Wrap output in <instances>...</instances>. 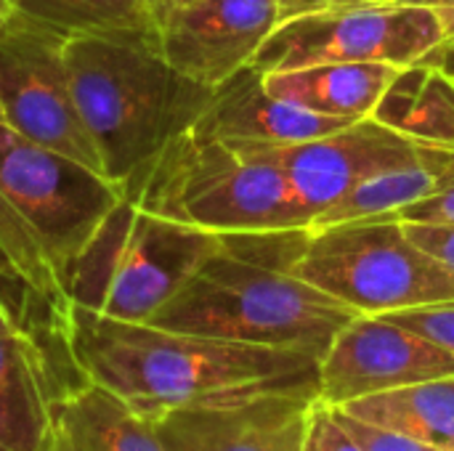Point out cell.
I'll return each mask as SVG.
<instances>
[{
  "label": "cell",
  "instance_id": "cell-1",
  "mask_svg": "<svg viewBox=\"0 0 454 451\" xmlns=\"http://www.w3.org/2000/svg\"><path fill=\"white\" fill-rule=\"evenodd\" d=\"M67 332L82 375L149 417L263 391H317L319 362L295 354L136 324L69 306Z\"/></svg>",
  "mask_w": 454,
  "mask_h": 451
},
{
  "label": "cell",
  "instance_id": "cell-2",
  "mask_svg": "<svg viewBox=\"0 0 454 451\" xmlns=\"http://www.w3.org/2000/svg\"><path fill=\"white\" fill-rule=\"evenodd\" d=\"M218 250L152 316L154 327L322 359L359 316L295 276L311 229L218 234Z\"/></svg>",
  "mask_w": 454,
  "mask_h": 451
},
{
  "label": "cell",
  "instance_id": "cell-3",
  "mask_svg": "<svg viewBox=\"0 0 454 451\" xmlns=\"http://www.w3.org/2000/svg\"><path fill=\"white\" fill-rule=\"evenodd\" d=\"M64 56L104 175L122 191L215 93L165 61L157 32L67 37Z\"/></svg>",
  "mask_w": 454,
  "mask_h": 451
},
{
  "label": "cell",
  "instance_id": "cell-4",
  "mask_svg": "<svg viewBox=\"0 0 454 451\" xmlns=\"http://www.w3.org/2000/svg\"><path fill=\"white\" fill-rule=\"evenodd\" d=\"M125 197L146 213L213 234L311 229L279 167L194 125L128 183Z\"/></svg>",
  "mask_w": 454,
  "mask_h": 451
},
{
  "label": "cell",
  "instance_id": "cell-5",
  "mask_svg": "<svg viewBox=\"0 0 454 451\" xmlns=\"http://www.w3.org/2000/svg\"><path fill=\"white\" fill-rule=\"evenodd\" d=\"M293 274L367 316L454 300L452 266L415 245L394 213L311 229Z\"/></svg>",
  "mask_w": 454,
  "mask_h": 451
},
{
  "label": "cell",
  "instance_id": "cell-6",
  "mask_svg": "<svg viewBox=\"0 0 454 451\" xmlns=\"http://www.w3.org/2000/svg\"><path fill=\"white\" fill-rule=\"evenodd\" d=\"M0 197L40 239L67 290L77 258L125 191L98 170L0 122Z\"/></svg>",
  "mask_w": 454,
  "mask_h": 451
},
{
  "label": "cell",
  "instance_id": "cell-7",
  "mask_svg": "<svg viewBox=\"0 0 454 451\" xmlns=\"http://www.w3.org/2000/svg\"><path fill=\"white\" fill-rule=\"evenodd\" d=\"M442 40V24L426 5L322 11L277 24L250 66L261 74L364 61L407 66L420 61Z\"/></svg>",
  "mask_w": 454,
  "mask_h": 451
},
{
  "label": "cell",
  "instance_id": "cell-8",
  "mask_svg": "<svg viewBox=\"0 0 454 451\" xmlns=\"http://www.w3.org/2000/svg\"><path fill=\"white\" fill-rule=\"evenodd\" d=\"M64 43L67 37L59 32L19 13L0 29L3 125L104 175L98 149L72 90Z\"/></svg>",
  "mask_w": 454,
  "mask_h": 451
},
{
  "label": "cell",
  "instance_id": "cell-9",
  "mask_svg": "<svg viewBox=\"0 0 454 451\" xmlns=\"http://www.w3.org/2000/svg\"><path fill=\"white\" fill-rule=\"evenodd\" d=\"M231 141L239 144L247 154L271 162L287 175L295 197L309 210L311 223L319 213H325L330 205L343 199L359 183L380 173L423 162L439 149L412 141L375 122L372 117L356 120L343 130L301 144L277 146V144H261L245 138H231Z\"/></svg>",
  "mask_w": 454,
  "mask_h": 451
},
{
  "label": "cell",
  "instance_id": "cell-10",
  "mask_svg": "<svg viewBox=\"0 0 454 451\" xmlns=\"http://www.w3.org/2000/svg\"><path fill=\"white\" fill-rule=\"evenodd\" d=\"M85 380L67 327L0 324V451H53L59 404Z\"/></svg>",
  "mask_w": 454,
  "mask_h": 451
},
{
  "label": "cell",
  "instance_id": "cell-11",
  "mask_svg": "<svg viewBox=\"0 0 454 451\" xmlns=\"http://www.w3.org/2000/svg\"><path fill=\"white\" fill-rule=\"evenodd\" d=\"M454 354L386 316H354L319 359V399L346 407L402 385L452 377Z\"/></svg>",
  "mask_w": 454,
  "mask_h": 451
},
{
  "label": "cell",
  "instance_id": "cell-12",
  "mask_svg": "<svg viewBox=\"0 0 454 451\" xmlns=\"http://www.w3.org/2000/svg\"><path fill=\"white\" fill-rule=\"evenodd\" d=\"M221 237L136 207L96 314L146 324L218 250Z\"/></svg>",
  "mask_w": 454,
  "mask_h": 451
},
{
  "label": "cell",
  "instance_id": "cell-13",
  "mask_svg": "<svg viewBox=\"0 0 454 451\" xmlns=\"http://www.w3.org/2000/svg\"><path fill=\"white\" fill-rule=\"evenodd\" d=\"M317 391H263L154 417L168 451H301Z\"/></svg>",
  "mask_w": 454,
  "mask_h": 451
},
{
  "label": "cell",
  "instance_id": "cell-14",
  "mask_svg": "<svg viewBox=\"0 0 454 451\" xmlns=\"http://www.w3.org/2000/svg\"><path fill=\"white\" fill-rule=\"evenodd\" d=\"M277 24L274 0H200L170 13L157 43L176 72L215 90L250 66Z\"/></svg>",
  "mask_w": 454,
  "mask_h": 451
},
{
  "label": "cell",
  "instance_id": "cell-15",
  "mask_svg": "<svg viewBox=\"0 0 454 451\" xmlns=\"http://www.w3.org/2000/svg\"><path fill=\"white\" fill-rule=\"evenodd\" d=\"M351 122L356 120L317 114L271 96L263 85V74L255 66H245L215 88L210 106L194 128L218 138H245L282 146L330 136Z\"/></svg>",
  "mask_w": 454,
  "mask_h": 451
},
{
  "label": "cell",
  "instance_id": "cell-16",
  "mask_svg": "<svg viewBox=\"0 0 454 451\" xmlns=\"http://www.w3.org/2000/svg\"><path fill=\"white\" fill-rule=\"evenodd\" d=\"M56 420L64 451H168L154 417L88 377L61 399Z\"/></svg>",
  "mask_w": 454,
  "mask_h": 451
},
{
  "label": "cell",
  "instance_id": "cell-17",
  "mask_svg": "<svg viewBox=\"0 0 454 451\" xmlns=\"http://www.w3.org/2000/svg\"><path fill=\"white\" fill-rule=\"evenodd\" d=\"M399 66L383 61L319 64L293 72L263 74L271 96L327 117L364 120L372 114Z\"/></svg>",
  "mask_w": 454,
  "mask_h": 451
},
{
  "label": "cell",
  "instance_id": "cell-18",
  "mask_svg": "<svg viewBox=\"0 0 454 451\" xmlns=\"http://www.w3.org/2000/svg\"><path fill=\"white\" fill-rule=\"evenodd\" d=\"M370 117L412 141L454 149V80L423 58L399 66Z\"/></svg>",
  "mask_w": 454,
  "mask_h": 451
},
{
  "label": "cell",
  "instance_id": "cell-19",
  "mask_svg": "<svg viewBox=\"0 0 454 451\" xmlns=\"http://www.w3.org/2000/svg\"><path fill=\"white\" fill-rule=\"evenodd\" d=\"M338 409L423 444L454 451V375L364 396Z\"/></svg>",
  "mask_w": 454,
  "mask_h": 451
},
{
  "label": "cell",
  "instance_id": "cell-20",
  "mask_svg": "<svg viewBox=\"0 0 454 451\" xmlns=\"http://www.w3.org/2000/svg\"><path fill=\"white\" fill-rule=\"evenodd\" d=\"M454 178V149L439 146L431 157L415 165H404L388 173H380L356 189H351L343 199L330 205L325 213H319L311 223V229H325L356 218H375L399 213L407 205H415L439 189H444Z\"/></svg>",
  "mask_w": 454,
  "mask_h": 451
},
{
  "label": "cell",
  "instance_id": "cell-21",
  "mask_svg": "<svg viewBox=\"0 0 454 451\" xmlns=\"http://www.w3.org/2000/svg\"><path fill=\"white\" fill-rule=\"evenodd\" d=\"M16 13L61 37L157 32L144 0H13Z\"/></svg>",
  "mask_w": 454,
  "mask_h": 451
},
{
  "label": "cell",
  "instance_id": "cell-22",
  "mask_svg": "<svg viewBox=\"0 0 454 451\" xmlns=\"http://www.w3.org/2000/svg\"><path fill=\"white\" fill-rule=\"evenodd\" d=\"M383 316L402 324L404 330L423 335L426 340L436 343L439 348L454 354V300L420 306V308H407V311H394V314H383Z\"/></svg>",
  "mask_w": 454,
  "mask_h": 451
},
{
  "label": "cell",
  "instance_id": "cell-23",
  "mask_svg": "<svg viewBox=\"0 0 454 451\" xmlns=\"http://www.w3.org/2000/svg\"><path fill=\"white\" fill-rule=\"evenodd\" d=\"M301 451H364L351 431L338 420L335 409L327 407L322 399L314 401L303 433Z\"/></svg>",
  "mask_w": 454,
  "mask_h": 451
},
{
  "label": "cell",
  "instance_id": "cell-24",
  "mask_svg": "<svg viewBox=\"0 0 454 451\" xmlns=\"http://www.w3.org/2000/svg\"><path fill=\"white\" fill-rule=\"evenodd\" d=\"M338 420L351 431V436L359 441V447L364 451H444L439 447H431V444H423L418 439H410V436H402L396 431H388V428H380V425H372V423H364L338 407H333Z\"/></svg>",
  "mask_w": 454,
  "mask_h": 451
},
{
  "label": "cell",
  "instance_id": "cell-25",
  "mask_svg": "<svg viewBox=\"0 0 454 451\" xmlns=\"http://www.w3.org/2000/svg\"><path fill=\"white\" fill-rule=\"evenodd\" d=\"M404 223H434V226H454V178L436 194L402 207L394 213Z\"/></svg>",
  "mask_w": 454,
  "mask_h": 451
},
{
  "label": "cell",
  "instance_id": "cell-26",
  "mask_svg": "<svg viewBox=\"0 0 454 451\" xmlns=\"http://www.w3.org/2000/svg\"><path fill=\"white\" fill-rule=\"evenodd\" d=\"M404 223V221H402ZM404 231L415 245H420L434 258L444 260L454 268V226H434V223H404Z\"/></svg>",
  "mask_w": 454,
  "mask_h": 451
},
{
  "label": "cell",
  "instance_id": "cell-27",
  "mask_svg": "<svg viewBox=\"0 0 454 451\" xmlns=\"http://www.w3.org/2000/svg\"><path fill=\"white\" fill-rule=\"evenodd\" d=\"M277 3V16L279 24L301 19V16H311V13H322L333 5V0H274Z\"/></svg>",
  "mask_w": 454,
  "mask_h": 451
},
{
  "label": "cell",
  "instance_id": "cell-28",
  "mask_svg": "<svg viewBox=\"0 0 454 451\" xmlns=\"http://www.w3.org/2000/svg\"><path fill=\"white\" fill-rule=\"evenodd\" d=\"M407 5H426L436 13L439 24H442V32H444V40L454 37V0H412Z\"/></svg>",
  "mask_w": 454,
  "mask_h": 451
},
{
  "label": "cell",
  "instance_id": "cell-29",
  "mask_svg": "<svg viewBox=\"0 0 454 451\" xmlns=\"http://www.w3.org/2000/svg\"><path fill=\"white\" fill-rule=\"evenodd\" d=\"M192 3H200V0H144L146 13L154 21V27H160L170 13H176V11H181V8H186Z\"/></svg>",
  "mask_w": 454,
  "mask_h": 451
},
{
  "label": "cell",
  "instance_id": "cell-30",
  "mask_svg": "<svg viewBox=\"0 0 454 451\" xmlns=\"http://www.w3.org/2000/svg\"><path fill=\"white\" fill-rule=\"evenodd\" d=\"M423 61H428V64H434V66L444 69V72H447V74L454 80V37H450V40H442L434 51H428V53L423 56Z\"/></svg>",
  "mask_w": 454,
  "mask_h": 451
},
{
  "label": "cell",
  "instance_id": "cell-31",
  "mask_svg": "<svg viewBox=\"0 0 454 451\" xmlns=\"http://www.w3.org/2000/svg\"><path fill=\"white\" fill-rule=\"evenodd\" d=\"M412 0H333L327 11H348V8H372V5H407Z\"/></svg>",
  "mask_w": 454,
  "mask_h": 451
},
{
  "label": "cell",
  "instance_id": "cell-32",
  "mask_svg": "<svg viewBox=\"0 0 454 451\" xmlns=\"http://www.w3.org/2000/svg\"><path fill=\"white\" fill-rule=\"evenodd\" d=\"M16 16V3L13 0H0V29Z\"/></svg>",
  "mask_w": 454,
  "mask_h": 451
},
{
  "label": "cell",
  "instance_id": "cell-33",
  "mask_svg": "<svg viewBox=\"0 0 454 451\" xmlns=\"http://www.w3.org/2000/svg\"><path fill=\"white\" fill-rule=\"evenodd\" d=\"M53 451H64V447H61V444H56V449Z\"/></svg>",
  "mask_w": 454,
  "mask_h": 451
},
{
  "label": "cell",
  "instance_id": "cell-34",
  "mask_svg": "<svg viewBox=\"0 0 454 451\" xmlns=\"http://www.w3.org/2000/svg\"><path fill=\"white\" fill-rule=\"evenodd\" d=\"M0 122H3V109H0Z\"/></svg>",
  "mask_w": 454,
  "mask_h": 451
}]
</instances>
